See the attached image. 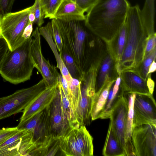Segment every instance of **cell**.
Wrapping results in <instances>:
<instances>
[{"label":"cell","instance_id":"22","mask_svg":"<svg viewBox=\"0 0 156 156\" xmlns=\"http://www.w3.org/2000/svg\"><path fill=\"white\" fill-rule=\"evenodd\" d=\"M127 39V30L125 23L123 25L112 41L106 44L107 48L113 56L115 66L120 62L125 49Z\"/></svg>","mask_w":156,"mask_h":156},{"label":"cell","instance_id":"14","mask_svg":"<svg viewBox=\"0 0 156 156\" xmlns=\"http://www.w3.org/2000/svg\"><path fill=\"white\" fill-rule=\"evenodd\" d=\"M50 119L51 134L55 138H60L71 127L63 109L58 87L50 104Z\"/></svg>","mask_w":156,"mask_h":156},{"label":"cell","instance_id":"25","mask_svg":"<svg viewBox=\"0 0 156 156\" xmlns=\"http://www.w3.org/2000/svg\"><path fill=\"white\" fill-rule=\"evenodd\" d=\"M121 81L120 75L118 76L110 90L106 103L100 119L109 118L111 111L121 93L120 88Z\"/></svg>","mask_w":156,"mask_h":156},{"label":"cell","instance_id":"45","mask_svg":"<svg viewBox=\"0 0 156 156\" xmlns=\"http://www.w3.org/2000/svg\"></svg>","mask_w":156,"mask_h":156},{"label":"cell","instance_id":"1","mask_svg":"<svg viewBox=\"0 0 156 156\" xmlns=\"http://www.w3.org/2000/svg\"><path fill=\"white\" fill-rule=\"evenodd\" d=\"M130 5L127 0H99L86 15V26L106 44L125 23Z\"/></svg>","mask_w":156,"mask_h":156},{"label":"cell","instance_id":"32","mask_svg":"<svg viewBox=\"0 0 156 156\" xmlns=\"http://www.w3.org/2000/svg\"><path fill=\"white\" fill-rule=\"evenodd\" d=\"M63 0H40L44 18L55 19V14Z\"/></svg>","mask_w":156,"mask_h":156},{"label":"cell","instance_id":"26","mask_svg":"<svg viewBox=\"0 0 156 156\" xmlns=\"http://www.w3.org/2000/svg\"><path fill=\"white\" fill-rule=\"evenodd\" d=\"M60 139L52 135L47 141L34 150L30 156L55 155L58 151H60Z\"/></svg>","mask_w":156,"mask_h":156},{"label":"cell","instance_id":"38","mask_svg":"<svg viewBox=\"0 0 156 156\" xmlns=\"http://www.w3.org/2000/svg\"><path fill=\"white\" fill-rule=\"evenodd\" d=\"M15 0H0V12L2 17L11 12Z\"/></svg>","mask_w":156,"mask_h":156},{"label":"cell","instance_id":"36","mask_svg":"<svg viewBox=\"0 0 156 156\" xmlns=\"http://www.w3.org/2000/svg\"><path fill=\"white\" fill-rule=\"evenodd\" d=\"M155 47H156V34L155 32L151 34L149 37L147 41L143 59L147 56Z\"/></svg>","mask_w":156,"mask_h":156},{"label":"cell","instance_id":"43","mask_svg":"<svg viewBox=\"0 0 156 156\" xmlns=\"http://www.w3.org/2000/svg\"><path fill=\"white\" fill-rule=\"evenodd\" d=\"M156 60H154L152 63L149 69L147 74H151V73L154 72L156 70Z\"/></svg>","mask_w":156,"mask_h":156},{"label":"cell","instance_id":"31","mask_svg":"<svg viewBox=\"0 0 156 156\" xmlns=\"http://www.w3.org/2000/svg\"><path fill=\"white\" fill-rule=\"evenodd\" d=\"M156 47L143 59L136 68L133 70L143 79L146 80L150 66L152 62L156 60Z\"/></svg>","mask_w":156,"mask_h":156},{"label":"cell","instance_id":"8","mask_svg":"<svg viewBox=\"0 0 156 156\" xmlns=\"http://www.w3.org/2000/svg\"><path fill=\"white\" fill-rule=\"evenodd\" d=\"M30 6L15 12L7 13L2 17L0 34L7 42L12 51L26 40L23 37L25 29L28 23Z\"/></svg>","mask_w":156,"mask_h":156},{"label":"cell","instance_id":"27","mask_svg":"<svg viewBox=\"0 0 156 156\" xmlns=\"http://www.w3.org/2000/svg\"><path fill=\"white\" fill-rule=\"evenodd\" d=\"M155 0H145L141 13L143 20L148 30L151 33L154 31Z\"/></svg>","mask_w":156,"mask_h":156},{"label":"cell","instance_id":"20","mask_svg":"<svg viewBox=\"0 0 156 156\" xmlns=\"http://www.w3.org/2000/svg\"><path fill=\"white\" fill-rule=\"evenodd\" d=\"M115 62L110 52L107 49L100 66L97 76L95 91H99L106 83L115 78L111 76L113 69H116Z\"/></svg>","mask_w":156,"mask_h":156},{"label":"cell","instance_id":"2","mask_svg":"<svg viewBox=\"0 0 156 156\" xmlns=\"http://www.w3.org/2000/svg\"><path fill=\"white\" fill-rule=\"evenodd\" d=\"M56 20L63 48L83 76L96 57L94 51L93 34L86 26L84 20Z\"/></svg>","mask_w":156,"mask_h":156},{"label":"cell","instance_id":"44","mask_svg":"<svg viewBox=\"0 0 156 156\" xmlns=\"http://www.w3.org/2000/svg\"><path fill=\"white\" fill-rule=\"evenodd\" d=\"M2 15L0 12V22L1 19H2Z\"/></svg>","mask_w":156,"mask_h":156},{"label":"cell","instance_id":"6","mask_svg":"<svg viewBox=\"0 0 156 156\" xmlns=\"http://www.w3.org/2000/svg\"><path fill=\"white\" fill-rule=\"evenodd\" d=\"M46 88L42 79L33 86L0 98V120L23 112Z\"/></svg>","mask_w":156,"mask_h":156},{"label":"cell","instance_id":"13","mask_svg":"<svg viewBox=\"0 0 156 156\" xmlns=\"http://www.w3.org/2000/svg\"><path fill=\"white\" fill-rule=\"evenodd\" d=\"M128 109V100L125 94L121 93L113 106L109 118L114 134L127 156L125 141V126Z\"/></svg>","mask_w":156,"mask_h":156},{"label":"cell","instance_id":"18","mask_svg":"<svg viewBox=\"0 0 156 156\" xmlns=\"http://www.w3.org/2000/svg\"><path fill=\"white\" fill-rule=\"evenodd\" d=\"M84 11L73 0H63L55 14V19L64 21L85 20Z\"/></svg>","mask_w":156,"mask_h":156},{"label":"cell","instance_id":"24","mask_svg":"<svg viewBox=\"0 0 156 156\" xmlns=\"http://www.w3.org/2000/svg\"><path fill=\"white\" fill-rule=\"evenodd\" d=\"M102 154L104 156H126L123 149L114 134L110 123Z\"/></svg>","mask_w":156,"mask_h":156},{"label":"cell","instance_id":"34","mask_svg":"<svg viewBox=\"0 0 156 156\" xmlns=\"http://www.w3.org/2000/svg\"><path fill=\"white\" fill-rule=\"evenodd\" d=\"M31 6L35 17V23L40 27L44 23V17L40 0H35L34 4Z\"/></svg>","mask_w":156,"mask_h":156},{"label":"cell","instance_id":"17","mask_svg":"<svg viewBox=\"0 0 156 156\" xmlns=\"http://www.w3.org/2000/svg\"><path fill=\"white\" fill-rule=\"evenodd\" d=\"M32 131L33 140L36 148L47 141L52 136L50 119V105L43 110L41 116Z\"/></svg>","mask_w":156,"mask_h":156},{"label":"cell","instance_id":"10","mask_svg":"<svg viewBox=\"0 0 156 156\" xmlns=\"http://www.w3.org/2000/svg\"><path fill=\"white\" fill-rule=\"evenodd\" d=\"M131 140L135 156H156V126L144 124L133 128Z\"/></svg>","mask_w":156,"mask_h":156},{"label":"cell","instance_id":"28","mask_svg":"<svg viewBox=\"0 0 156 156\" xmlns=\"http://www.w3.org/2000/svg\"><path fill=\"white\" fill-rule=\"evenodd\" d=\"M58 87L60 95L63 109L71 127H77L80 126L79 123L71 105L66 95L62 86L59 82Z\"/></svg>","mask_w":156,"mask_h":156},{"label":"cell","instance_id":"21","mask_svg":"<svg viewBox=\"0 0 156 156\" xmlns=\"http://www.w3.org/2000/svg\"><path fill=\"white\" fill-rule=\"evenodd\" d=\"M116 79L110 80L99 91L96 92L90 111L92 121L100 118L106 104L110 90Z\"/></svg>","mask_w":156,"mask_h":156},{"label":"cell","instance_id":"11","mask_svg":"<svg viewBox=\"0 0 156 156\" xmlns=\"http://www.w3.org/2000/svg\"><path fill=\"white\" fill-rule=\"evenodd\" d=\"M36 148L33 140V131L19 129L0 145V156H30Z\"/></svg>","mask_w":156,"mask_h":156},{"label":"cell","instance_id":"4","mask_svg":"<svg viewBox=\"0 0 156 156\" xmlns=\"http://www.w3.org/2000/svg\"><path fill=\"white\" fill-rule=\"evenodd\" d=\"M31 37L7 52L0 67V74L6 81L17 84L30 80L34 68L30 53Z\"/></svg>","mask_w":156,"mask_h":156},{"label":"cell","instance_id":"30","mask_svg":"<svg viewBox=\"0 0 156 156\" xmlns=\"http://www.w3.org/2000/svg\"><path fill=\"white\" fill-rule=\"evenodd\" d=\"M60 56L72 77L80 81L83 76L76 65L73 58L63 47Z\"/></svg>","mask_w":156,"mask_h":156},{"label":"cell","instance_id":"42","mask_svg":"<svg viewBox=\"0 0 156 156\" xmlns=\"http://www.w3.org/2000/svg\"><path fill=\"white\" fill-rule=\"evenodd\" d=\"M28 20L29 22L33 24L34 23L35 21V17L34 12L31 9V6H30V11L28 16Z\"/></svg>","mask_w":156,"mask_h":156},{"label":"cell","instance_id":"5","mask_svg":"<svg viewBox=\"0 0 156 156\" xmlns=\"http://www.w3.org/2000/svg\"><path fill=\"white\" fill-rule=\"evenodd\" d=\"M59 139L61 155H93V139L85 126L71 127Z\"/></svg>","mask_w":156,"mask_h":156},{"label":"cell","instance_id":"9","mask_svg":"<svg viewBox=\"0 0 156 156\" xmlns=\"http://www.w3.org/2000/svg\"><path fill=\"white\" fill-rule=\"evenodd\" d=\"M40 35L37 27L32 33L30 53L34 68L41 74L46 88L58 85L59 73L54 65L44 57L41 51Z\"/></svg>","mask_w":156,"mask_h":156},{"label":"cell","instance_id":"12","mask_svg":"<svg viewBox=\"0 0 156 156\" xmlns=\"http://www.w3.org/2000/svg\"><path fill=\"white\" fill-rule=\"evenodd\" d=\"M133 129L144 124L156 126V104L153 94H136Z\"/></svg>","mask_w":156,"mask_h":156},{"label":"cell","instance_id":"16","mask_svg":"<svg viewBox=\"0 0 156 156\" xmlns=\"http://www.w3.org/2000/svg\"><path fill=\"white\" fill-rule=\"evenodd\" d=\"M120 75L121 81L120 88L121 92L124 94H151L147 86L146 80L141 77L134 70H123Z\"/></svg>","mask_w":156,"mask_h":156},{"label":"cell","instance_id":"35","mask_svg":"<svg viewBox=\"0 0 156 156\" xmlns=\"http://www.w3.org/2000/svg\"><path fill=\"white\" fill-rule=\"evenodd\" d=\"M19 130L17 126L0 129V145L15 134Z\"/></svg>","mask_w":156,"mask_h":156},{"label":"cell","instance_id":"3","mask_svg":"<svg viewBox=\"0 0 156 156\" xmlns=\"http://www.w3.org/2000/svg\"><path fill=\"white\" fill-rule=\"evenodd\" d=\"M125 23L127 39L121 60L115 66L118 75L122 71L134 69L139 65L143 59L147 41L154 34L150 32L145 26L138 5L130 6Z\"/></svg>","mask_w":156,"mask_h":156},{"label":"cell","instance_id":"33","mask_svg":"<svg viewBox=\"0 0 156 156\" xmlns=\"http://www.w3.org/2000/svg\"><path fill=\"white\" fill-rule=\"evenodd\" d=\"M51 23L53 39L60 55L63 47L62 39L58 28L56 20L52 19Z\"/></svg>","mask_w":156,"mask_h":156},{"label":"cell","instance_id":"41","mask_svg":"<svg viewBox=\"0 0 156 156\" xmlns=\"http://www.w3.org/2000/svg\"><path fill=\"white\" fill-rule=\"evenodd\" d=\"M33 23L29 22L26 27L23 34V37L25 40L31 36L33 30Z\"/></svg>","mask_w":156,"mask_h":156},{"label":"cell","instance_id":"39","mask_svg":"<svg viewBox=\"0 0 156 156\" xmlns=\"http://www.w3.org/2000/svg\"><path fill=\"white\" fill-rule=\"evenodd\" d=\"M9 49L7 42L0 34V67Z\"/></svg>","mask_w":156,"mask_h":156},{"label":"cell","instance_id":"15","mask_svg":"<svg viewBox=\"0 0 156 156\" xmlns=\"http://www.w3.org/2000/svg\"><path fill=\"white\" fill-rule=\"evenodd\" d=\"M58 87V85L47 87L40 93L23 110L17 126L22 125L49 105L55 95Z\"/></svg>","mask_w":156,"mask_h":156},{"label":"cell","instance_id":"29","mask_svg":"<svg viewBox=\"0 0 156 156\" xmlns=\"http://www.w3.org/2000/svg\"><path fill=\"white\" fill-rule=\"evenodd\" d=\"M80 83V81L73 77L68 83L72 106L76 115V109L81 96Z\"/></svg>","mask_w":156,"mask_h":156},{"label":"cell","instance_id":"37","mask_svg":"<svg viewBox=\"0 0 156 156\" xmlns=\"http://www.w3.org/2000/svg\"><path fill=\"white\" fill-rule=\"evenodd\" d=\"M84 11L86 14L99 0H73Z\"/></svg>","mask_w":156,"mask_h":156},{"label":"cell","instance_id":"40","mask_svg":"<svg viewBox=\"0 0 156 156\" xmlns=\"http://www.w3.org/2000/svg\"><path fill=\"white\" fill-rule=\"evenodd\" d=\"M151 74L148 75L146 80L147 85L149 92L150 94H153L154 90L155 83L154 81L151 78Z\"/></svg>","mask_w":156,"mask_h":156},{"label":"cell","instance_id":"19","mask_svg":"<svg viewBox=\"0 0 156 156\" xmlns=\"http://www.w3.org/2000/svg\"><path fill=\"white\" fill-rule=\"evenodd\" d=\"M39 30L40 35L45 40L54 55L56 61V68L60 70L61 74L67 82H69L73 77L65 66L53 41L51 22H48L44 26L40 27Z\"/></svg>","mask_w":156,"mask_h":156},{"label":"cell","instance_id":"7","mask_svg":"<svg viewBox=\"0 0 156 156\" xmlns=\"http://www.w3.org/2000/svg\"><path fill=\"white\" fill-rule=\"evenodd\" d=\"M100 63L92 64L80 80L81 96L76 109L78 121L80 125L88 126L92 121L90 111L96 93L97 78Z\"/></svg>","mask_w":156,"mask_h":156},{"label":"cell","instance_id":"23","mask_svg":"<svg viewBox=\"0 0 156 156\" xmlns=\"http://www.w3.org/2000/svg\"><path fill=\"white\" fill-rule=\"evenodd\" d=\"M128 100V109L125 126V141L127 148V156H135L132 145L131 136L133 117V103L136 94H126Z\"/></svg>","mask_w":156,"mask_h":156}]
</instances>
